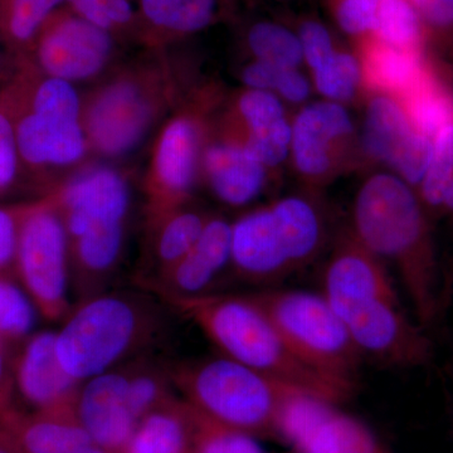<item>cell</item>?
Instances as JSON below:
<instances>
[{"mask_svg":"<svg viewBox=\"0 0 453 453\" xmlns=\"http://www.w3.org/2000/svg\"><path fill=\"white\" fill-rule=\"evenodd\" d=\"M351 234L372 255L395 265L421 326L436 320L442 282L423 203L410 184L375 173L357 190Z\"/></svg>","mask_w":453,"mask_h":453,"instance_id":"1","label":"cell"},{"mask_svg":"<svg viewBox=\"0 0 453 453\" xmlns=\"http://www.w3.org/2000/svg\"><path fill=\"white\" fill-rule=\"evenodd\" d=\"M175 305L222 356L335 404L353 395L303 362L251 295L208 294Z\"/></svg>","mask_w":453,"mask_h":453,"instance_id":"2","label":"cell"},{"mask_svg":"<svg viewBox=\"0 0 453 453\" xmlns=\"http://www.w3.org/2000/svg\"><path fill=\"white\" fill-rule=\"evenodd\" d=\"M163 310L134 292H101L82 300L65 316L56 347L65 371L80 383L127 362L160 338Z\"/></svg>","mask_w":453,"mask_h":453,"instance_id":"3","label":"cell"},{"mask_svg":"<svg viewBox=\"0 0 453 453\" xmlns=\"http://www.w3.org/2000/svg\"><path fill=\"white\" fill-rule=\"evenodd\" d=\"M184 401L211 421L253 437L279 440L283 410L303 390L225 356L170 366Z\"/></svg>","mask_w":453,"mask_h":453,"instance_id":"4","label":"cell"},{"mask_svg":"<svg viewBox=\"0 0 453 453\" xmlns=\"http://www.w3.org/2000/svg\"><path fill=\"white\" fill-rule=\"evenodd\" d=\"M326 240L323 211L290 196L232 223V267L250 282H273L318 257Z\"/></svg>","mask_w":453,"mask_h":453,"instance_id":"5","label":"cell"},{"mask_svg":"<svg viewBox=\"0 0 453 453\" xmlns=\"http://www.w3.org/2000/svg\"><path fill=\"white\" fill-rule=\"evenodd\" d=\"M174 98L165 65H140L101 83L82 101V127L101 157H120L135 150Z\"/></svg>","mask_w":453,"mask_h":453,"instance_id":"6","label":"cell"},{"mask_svg":"<svg viewBox=\"0 0 453 453\" xmlns=\"http://www.w3.org/2000/svg\"><path fill=\"white\" fill-rule=\"evenodd\" d=\"M303 362L354 392L362 354L323 294L268 290L251 294Z\"/></svg>","mask_w":453,"mask_h":453,"instance_id":"7","label":"cell"},{"mask_svg":"<svg viewBox=\"0 0 453 453\" xmlns=\"http://www.w3.org/2000/svg\"><path fill=\"white\" fill-rule=\"evenodd\" d=\"M20 282L38 312L50 321L70 314V238L52 195L32 202L18 238Z\"/></svg>","mask_w":453,"mask_h":453,"instance_id":"8","label":"cell"},{"mask_svg":"<svg viewBox=\"0 0 453 453\" xmlns=\"http://www.w3.org/2000/svg\"><path fill=\"white\" fill-rule=\"evenodd\" d=\"M339 316L362 357L395 368L431 362V339L404 311L396 291L357 301Z\"/></svg>","mask_w":453,"mask_h":453,"instance_id":"9","label":"cell"},{"mask_svg":"<svg viewBox=\"0 0 453 453\" xmlns=\"http://www.w3.org/2000/svg\"><path fill=\"white\" fill-rule=\"evenodd\" d=\"M113 50L115 35L64 5L42 27L29 58L42 73L73 83L103 73Z\"/></svg>","mask_w":453,"mask_h":453,"instance_id":"10","label":"cell"},{"mask_svg":"<svg viewBox=\"0 0 453 453\" xmlns=\"http://www.w3.org/2000/svg\"><path fill=\"white\" fill-rule=\"evenodd\" d=\"M203 125L195 111L178 112L160 130L145 179L148 219L187 204L201 170Z\"/></svg>","mask_w":453,"mask_h":453,"instance_id":"11","label":"cell"},{"mask_svg":"<svg viewBox=\"0 0 453 453\" xmlns=\"http://www.w3.org/2000/svg\"><path fill=\"white\" fill-rule=\"evenodd\" d=\"M333 402L296 392L283 410L279 440L297 453H392L365 423Z\"/></svg>","mask_w":453,"mask_h":453,"instance_id":"12","label":"cell"},{"mask_svg":"<svg viewBox=\"0 0 453 453\" xmlns=\"http://www.w3.org/2000/svg\"><path fill=\"white\" fill-rule=\"evenodd\" d=\"M49 193L64 217L70 241L89 226L127 223L129 216V183L120 172L109 166L79 173Z\"/></svg>","mask_w":453,"mask_h":453,"instance_id":"13","label":"cell"},{"mask_svg":"<svg viewBox=\"0 0 453 453\" xmlns=\"http://www.w3.org/2000/svg\"><path fill=\"white\" fill-rule=\"evenodd\" d=\"M291 129L292 160L301 177L310 181L332 177L354 134L350 115L333 101L303 107Z\"/></svg>","mask_w":453,"mask_h":453,"instance_id":"14","label":"cell"},{"mask_svg":"<svg viewBox=\"0 0 453 453\" xmlns=\"http://www.w3.org/2000/svg\"><path fill=\"white\" fill-rule=\"evenodd\" d=\"M56 340L53 332L35 333L25 340L13 365L16 388L35 412L76 413L81 383L59 362Z\"/></svg>","mask_w":453,"mask_h":453,"instance_id":"15","label":"cell"},{"mask_svg":"<svg viewBox=\"0 0 453 453\" xmlns=\"http://www.w3.org/2000/svg\"><path fill=\"white\" fill-rule=\"evenodd\" d=\"M13 124L22 168L35 173L67 168L89 151L81 120L55 113L7 112Z\"/></svg>","mask_w":453,"mask_h":453,"instance_id":"16","label":"cell"},{"mask_svg":"<svg viewBox=\"0 0 453 453\" xmlns=\"http://www.w3.org/2000/svg\"><path fill=\"white\" fill-rule=\"evenodd\" d=\"M76 416L92 442L113 453L125 451L138 426L127 403V365L82 381Z\"/></svg>","mask_w":453,"mask_h":453,"instance_id":"17","label":"cell"},{"mask_svg":"<svg viewBox=\"0 0 453 453\" xmlns=\"http://www.w3.org/2000/svg\"><path fill=\"white\" fill-rule=\"evenodd\" d=\"M232 266V223L210 219L201 237L177 265L149 282V288L169 303L211 294L220 273Z\"/></svg>","mask_w":453,"mask_h":453,"instance_id":"18","label":"cell"},{"mask_svg":"<svg viewBox=\"0 0 453 453\" xmlns=\"http://www.w3.org/2000/svg\"><path fill=\"white\" fill-rule=\"evenodd\" d=\"M325 299L339 314L357 301L395 292L386 265L353 234L342 237L324 271Z\"/></svg>","mask_w":453,"mask_h":453,"instance_id":"19","label":"cell"},{"mask_svg":"<svg viewBox=\"0 0 453 453\" xmlns=\"http://www.w3.org/2000/svg\"><path fill=\"white\" fill-rule=\"evenodd\" d=\"M201 170L211 193L231 207L250 204L266 186V166L228 136L203 148Z\"/></svg>","mask_w":453,"mask_h":453,"instance_id":"20","label":"cell"},{"mask_svg":"<svg viewBox=\"0 0 453 453\" xmlns=\"http://www.w3.org/2000/svg\"><path fill=\"white\" fill-rule=\"evenodd\" d=\"M0 428L20 453H73L92 442L74 412L26 414L11 408L0 414Z\"/></svg>","mask_w":453,"mask_h":453,"instance_id":"21","label":"cell"},{"mask_svg":"<svg viewBox=\"0 0 453 453\" xmlns=\"http://www.w3.org/2000/svg\"><path fill=\"white\" fill-rule=\"evenodd\" d=\"M360 44L363 82L374 94L403 98L429 77L419 50L395 49L372 35Z\"/></svg>","mask_w":453,"mask_h":453,"instance_id":"22","label":"cell"},{"mask_svg":"<svg viewBox=\"0 0 453 453\" xmlns=\"http://www.w3.org/2000/svg\"><path fill=\"white\" fill-rule=\"evenodd\" d=\"M195 408L173 396L146 414L122 453H195Z\"/></svg>","mask_w":453,"mask_h":453,"instance_id":"23","label":"cell"},{"mask_svg":"<svg viewBox=\"0 0 453 453\" xmlns=\"http://www.w3.org/2000/svg\"><path fill=\"white\" fill-rule=\"evenodd\" d=\"M220 14V0H139V29L149 43H160L204 31Z\"/></svg>","mask_w":453,"mask_h":453,"instance_id":"24","label":"cell"},{"mask_svg":"<svg viewBox=\"0 0 453 453\" xmlns=\"http://www.w3.org/2000/svg\"><path fill=\"white\" fill-rule=\"evenodd\" d=\"M418 131L398 98L375 94L366 107L363 144L372 159L389 165L398 159Z\"/></svg>","mask_w":453,"mask_h":453,"instance_id":"25","label":"cell"},{"mask_svg":"<svg viewBox=\"0 0 453 453\" xmlns=\"http://www.w3.org/2000/svg\"><path fill=\"white\" fill-rule=\"evenodd\" d=\"M210 217L186 205L149 219L154 275L150 281L177 265L190 251ZM150 281H148L150 282Z\"/></svg>","mask_w":453,"mask_h":453,"instance_id":"26","label":"cell"},{"mask_svg":"<svg viewBox=\"0 0 453 453\" xmlns=\"http://www.w3.org/2000/svg\"><path fill=\"white\" fill-rule=\"evenodd\" d=\"M65 0H0V37L16 58L29 57L47 19Z\"/></svg>","mask_w":453,"mask_h":453,"instance_id":"27","label":"cell"},{"mask_svg":"<svg viewBox=\"0 0 453 453\" xmlns=\"http://www.w3.org/2000/svg\"><path fill=\"white\" fill-rule=\"evenodd\" d=\"M127 403L134 418H142L157 407L166 403L175 388L170 368L153 362H145L142 357L127 363Z\"/></svg>","mask_w":453,"mask_h":453,"instance_id":"28","label":"cell"},{"mask_svg":"<svg viewBox=\"0 0 453 453\" xmlns=\"http://www.w3.org/2000/svg\"><path fill=\"white\" fill-rule=\"evenodd\" d=\"M246 43L253 58L258 61L286 68H299L303 62L299 35L281 23H253L247 31Z\"/></svg>","mask_w":453,"mask_h":453,"instance_id":"29","label":"cell"},{"mask_svg":"<svg viewBox=\"0 0 453 453\" xmlns=\"http://www.w3.org/2000/svg\"><path fill=\"white\" fill-rule=\"evenodd\" d=\"M422 22L410 0H380L372 35L395 49L419 50Z\"/></svg>","mask_w":453,"mask_h":453,"instance_id":"30","label":"cell"},{"mask_svg":"<svg viewBox=\"0 0 453 453\" xmlns=\"http://www.w3.org/2000/svg\"><path fill=\"white\" fill-rule=\"evenodd\" d=\"M414 129L434 138L443 127L453 124V100L428 77L422 85L402 98Z\"/></svg>","mask_w":453,"mask_h":453,"instance_id":"31","label":"cell"},{"mask_svg":"<svg viewBox=\"0 0 453 453\" xmlns=\"http://www.w3.org/2000/svg\"><path fill=\"white\" fill-rule=\"evenodd\" d=\"M37 311L29 295L9 273L0 275V345L3 348L31 336Z\"/></svg>","mask_w":453,"mask_h":453,"instance_id":"32","label":"cell"},{"mask_svg":"<svg viewBox=\"0 0 453 453\" xmlns=\"http://www.w3.org/2000/svg\"><path fill=\"white\" fill-rule=\"evenodd\" d=\"M234 111L237 125L235 130L226 135L234 139L261 133L288 120L281 98L273 92L261 89L247 88L242 92L235 100Z\"/></svg>","mask_w":453,"mask_h":453,"instance_id":"33","label":"cell"},{"mask_svg":"<svg viewBox=\"0 0 453 453\" xmlns=\"http://www.w3.org/2000/svg\"><path fill=\"white\" fill-rule=\"evenodd\" d=\"M314 73L315 88L327 101L342 104L353 100L363 85L360 59L349 52L335 53Z\"/></svg>","mask_w":453,"mask_h":453,"instance_id":"34","label":"cell"},{"mask_svg":"<svg viewBox=\"0 0 453 453\" xmlns=\"http://www.w3.org/2000/svg\"><path fill=\"white\" fill-rule=\"evenodd\" d=\"M453 179V124L434 136V150L425 178L419 184V199L429 210L440 211L443 196Z\"/></svg>","mask_w":453,"mask_h":453,"instance_id":"35","label":"cell"},{"mask_svg":"<svg viewBox=\"0 0 453 453\" xmlns=\"http://www.w3.org/2000/svg\"><path fill=\"white\" fill-rule=\"evenodd\" d=\"M65 5L115 37L139 29L138 12L130 0H65Z\"/></svg>","mask_w":453,"mask_h":453,"instance_id":"36","label":"cell"},{"mask_svg":"<svg viewBox=\"0 0 453 453\" xmlns=\"http://www.w3.org/2000/svg\"><path fill=\"white\" fill-rule=\"evenodd\" d=\"M196 416L195 453H265L251 434L211 421L198 411Z\"/></svg>","mask_w":453,"mask_h":453,"instance_id":"37","label":"cell"},{"mask_svg":"<svg viewBox=\"0 0 453 453\" xmlns=\"http://www.w3.org/2000/svg\"><path fill=\"white\" fill-rule=\"evenodd\" d=\"M380 0H332L333 16L342 31L362 41L372 35Z\"/></svg>","mask_w":453,"mask_h":453,"instance_id":"38","label":"cell"},{"mask_svg":"<svg viewBox=\"0 0 453 453\" xmlns=\"http://www.w3.org/2000/svg\"><path fill=\"white\" fill-rule=\"evenodd\" d=\"M303 62L318 70L336 52L332 32L318 19H303L297 27Z\"/></svg>","mask_w":453,"mask_h":453,"instance_id":"39","label":"cell"},{"mask_svg":"<svg viewBox=\"0 0 453 453\" xmlns=\"http://www.w3.org/2000/svg\"><path fill=\"white\" fill-rule=\"evenodd\" d=\"M31 204L0 205V275L11 273L16 265L20 226Z\"/></svg>","mask_w":453,"mask_h":453,"instance_id":"40","label":"cell"},{"mask_svg":"<svg viewBox=\"0 0 453 453\" xmlns=\"http://www.w3.org/2000/svg\"><path fill=\"white\" fill-rule=\"evenodd\" d=\"M20 169L13 124L0 101V195L16 183Z\"/></svg>","mask_w":453,"mask_h":453,"instance_id":"41","label":"cell"},{"mask_svg":"<svg viewBox=\"0 0 453 453\" xmlns=\"http://www.w3.org/2000/svg\"><path fill=\"white\" fill-rule=\"evenodd\" d=\"M286 67H279L268 62L253 59L251 64L244 65L241 79L250 89H261L276 94L277 86L281 80L283 70Z\"/></svg>","mask_w":453,"mask_h":453,"instance_id":"42","label":"cell"},{"mask_svg":"<svg viewBox=\"0 0 453 453\" xmlns=\"http://www.w3.org/2000/svg\"><path fill=\"white\" fill-rule=\"evenodd\" d=\"M308 79L300 73L299 68H285L281 80L277 86L276 95L291 104H303L310 96Z\"/></svg>","mask_w":453,"mask_h":453,"instance_id":"43","label":"cell"},{"mask_svg":"<svg viewBox=\"0 0 453 453\" xmlns=\"http://www.w3.org/2000/svg\"><path fill=\"white\" fill-rule=\"evenodd\" d=\"M416 9L423 22L434 28L453 26V0H418Z\"/></svg>","mask_w":453,"mask_h":453,"instance_id":"44","label":"cell"},{"mask_svg":"<svg viewBox=\"0 0 453 453\" xmlns=\"http://www.w3.org/2000/svg\"><path fill=\"white\" fill-rule=\"evenodd\" d=\"M14 381L13 365L8 362L4 348L0 347V414L7 412L13 408Z\"/></svg>","mask_w":453,"mask_h":453,"instance_id":"45","label":"cell"},{"mask_svg":"<svg viewBox=\"0 0 453 453\" xmlns=\"http://www.w3.org/2000/svg\"><path fill=\"white\" fill-rule=\"evenodd\" d=\"M0 453H20L13 441L0 428Z\"/></svg>","mask_w":453,"mask_h":453,"instance_id":"46","label":"cell"},{"mask_svg":"<svg viewBox=\"0 0 453 453\" xmlns=\"http://www.w3.org/2000/svg\"><path fill=\"white\" fill-rule=\"evenodd\" d=\"M440 211H449V213H453V179L451 183L449 184V187H447Z\"/></svg>","mask_w":453,"mask_h":453,"instance_id":"47","label":"cell"},{"mask_svg":"<svg viewBox=\"0 0 453 453\" xmlns=\"http://www.w3.org/2000/svg\"><path fill=\"white\" fill-rule=\"evenodd\" d=\"M73 453H113L109 449H104V447L96 445V443L91 442L88 445L80 447L79 449Z\"/></svg>","mask_w":453,"mask_h":453,"instance_id":"48","label":"cell"},{"mask_svg":"<svg viewBox=\"0 0 453 453\" xmlns=\"http://www.w3.org/2000/svg\"><path fill=\"white\" fill-rule=\"evenodd\" d=\"M0 347H2V345H0ZM3 348V347H2ZM5 349V348H4Z\"/></svg>","mask_w":453,"mask_h":453,"instance_id":"49","label":"cell"}]
</instances>
